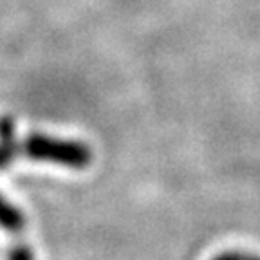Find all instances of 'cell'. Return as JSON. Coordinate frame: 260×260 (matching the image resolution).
<instances>
[{
    "instance_id": "cell-1",
    "label": "cell",
    "mask_w": 260,
    "mask_h": 260,
    "mask_svg": "<svg viewBox=\"0 0 260 260\" xmlns=\"http://www.w3.org/2000/svg\"><path fill=\"white\" fill-rule=\"evenodd\" d=\"M16 154H24L31 161L53 162L74 170H83L92 162V150L89 145L45 134H31L22 143L18 141Z\"/></svg>"
},
{
    "instance_id": "cell-2",
    "label": "cell",
    "mask_w": 260,
    "mask_h": 260,
    "mask_svg": "<svg viewBox=\"0 0 260 260\" xmlns=\"http://www.w3.org/2000/svg\"><path fill=\"white\" fill-rule=\"evenodd\" d=\"M16 123L11 116H2L0 118V170L11 165L13 161H16L18 154H16Z\"/></svg>"
},
{
    "instance_id": "cell-3",
    "label": "cell",
    "mask_w": 260,
    "mask_h": 260,
    "mask_svg": "<svg viewBox=\"0 0 260 260\" xmlns=\"http://www.w3.org/2000/svg\"><path fill=\"white\" fill-rule=\"evenodd\" d=\"M25 224L27 220L20 208L0 193V230L13 237H20L25 230Z\"/></svg>"
},
{
    "instance_id": "cell-4",
    "label": "cell",
    "mask_w": 260,
    "mask_h": 260,
    "mask_svg": "<svg viewBox=\"0 0 260 260\" xmlns=\"http://www.w3.org/2000/svg\"><path fill=\"white\" fill-rule=\"evenodd\" d=\"M8 260H37V258H35L32 248L25 240L16 239L8 251Z\"/></svg>"
},
{
    "instance_id": "cell-5",
    "label": "cell",
    "mask_w": 260,
    "mask_h": 260,
    "mask_svg": "<svg viewBox=\"0 0 260 260\" xmlns=\"http://www.w3.org/2000/svg\"><path fill=\"white\" fill-rule=\"evenodd\" d=\"M213 260H260L258 255L251 251H242V249H230L220 255H217Z\"/></svg>"
}]
</instances>
